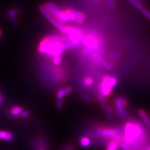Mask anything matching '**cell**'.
Returning <instances> with one entry per match:
<instances>
[{
	"mask_svg": "<svg viewBox=\"0 0 150 150\" xmlns=\"http://www.w3.org/2000/svg\"><path fill=\"white\" fill-rule=\"evenodd\" d=\"M82 97L83 100H86L88 102H91V99L89 97H88L87 95H82Z\"/></svg>",
	"mask_w": 150,
	"mask_h": 150,
	"instance_id": "obj_26",
	"label": "cell"
},
{
	"mask_svg": "<svg viewBox=\"0 0 150 150\" xmlns=\"http://www.w3.org/2000/svg\"><path fill=\"white\" fill-rule=\"evenodd\" d=\"M64 12H65L67 15L73 17L74 18L81 19V20H84V18H85V15L83 14L80 12H78V11H76L75 10L67 9Z\"/></svg>",
	"mask_w": 150,
	"mask_h": 150,
	"instance_id": "obj_10",
	"label": "cell"
},
{
	"mask_svg": "<svg viewBox=\"0 0 150 150\" xmlns=\"http://www.w3.org/2000/svg\"><path fill=\"white\" fill-rule=\"evenodd\" d=\"M139 114L142 121L143 122L144 124L147 128H150V118L149 116L147 115V113L144 110L140 109L139 111Z\"/></svg>",
	"mask_w": 150,
	"mask_h": 150,
	"instance_id": "obj_9",
	"label": "cell"
},
{
	"mask_svg": "<svg viewBox=\"0 0 150 150\" xmlns=\"http://www.w3.org/2000/svg\"><path fill=\"white\" fill-rule=\"evenodd\" d=\"M115 106L117 109V114L121 117L125 118L127 117V112L125 110V108L123 106V105L121 103V102L116 99L115 100Z\"/></svg>",
	"mask_w": 150,
	"mask_h": 150,
	"instance_id": "obj_7",
	"label": "cell"
},
{
	"mask_svg": "<svg viewBox=\"0 0 150 150\" xmlns=\"http://www.w3.org/2000/svg\"><path fill=\"white\" fill-rule=\"evenodd\" d=\"M37 150H45V148L43 147H40V148H39Z\"/></svg>",
	"mask_w": 150,
	"mask_h": 150,
	"instance_id": "obj_27",
	"label": "cell"
},
{
	"mask_svg": "<svg viewBox=\"0 0 150 150\" xmlns=\"http://www.w3.org/2000/svg\"><path fill=\"white\" fill-rule=\"evenodd\" d=\"M142 14L143 15V16L147 18L150 21V12L146 9L143 8L141 10Z\"/></svg>",
	"mask_w": 150,
	"mask_h": 150,
	"instance_id": "obj_19",
	"label": "cell"
},
{
	"mask_svg": "<svg viewBox=\"0 0 150 150\" xmlns=\"http://www.w3.org/2000/svg\"><path fill=\"white\" fill-rule=\"evenodd\" d=\"M94 83V80L91 77H86L83 79L82 83L86 87H90Z\"/></svg>",
	"mask_w": 150,
	"mask_h": 150,
	"instance_id": "obj_15",
	"label": "cell"
},
{
	"mask_svg": "<svg viewBox=\"0 0 150 150\" xmlns=\"http://www.w3.org/2000/svg\"><path fill=\"white\" fill-rule=\"evenodd\" d=\"M121 147L122 148V150H132V149L128 146H127L126 144H125L124 143H122L121 144Z\"/></svg>",
	"mask_w": 150,
	"mask_h": 150,
	"instance_id": "obj_24",
	"label": "cell"
},
{
	"mask_svg": "<svg viewBox=\"0 0 150 150\" xmlns=\"http://www.w3.org/2000/svg\"><path fill=\"white\" fill-rule=\"evenodd\" d=\"M131 5H132L134 7H135L139 10L141 11L142 9L143 8V5H142L141 3L138 0H127Z\"/></svg>",
	"mask_w": 150,
	"mask_h": 150,
	"instance_id": "obj_16",
	"label": "cell"
},
{
	"mask_svg": "<svg viewBox=\"0 0 150 150\" xmlns=\"http://www.w3.org/2000/svg\"><path fill=\"white\" fill-rule=\"evenodd\" d=\"M39 9L44 17H46L52 25L55 26L59 31H61L64 34H66V27L58 23V22L55 20V18L49 12V11H47V9L45 7V6L43 5L40 6Z\"/></svg>",
	"mask_w": 150,
	"mask_h": 150,
	"instance_id": "obj_5",
	"label": "cell"
},
{
	"mask_svg": "<svg viewBox=\"0 0 150 150\" xmlns=\"http://www.w3.org/2000/svg\"><path fill=\"white\" fill-rule=\"evenodd\" d=\"M117 84V78L106 75L103 78L99 86V94L105 98L108 97Z\"/></svg>",
	"mask_w": 150,
	"mask_h": 150,
	"instance_id": "obj_2",
	"label": "cell"
},
{
	"mask_svg": "<svg viewBox=\"0 0 150 150\" xmlns=\"http://www.w3.org/2000/svg\"><path fill=\"white\" fill-rule=\"evenodd\" d=\"M2 34V30L0 29V40H1V39Z\"/></svg>",
	"mask_w": 150,
	"mask_h": 150,
	"instance_id": "obj_28",
	"label": "cell"
},
{
	"mask_svg": "<svg viewBox=\"0 0 150 150\" xmlns=\"http://www.w3.org/2000/svg\"><path fill=\"white\" fill-rule=\"evenodd\" d=\"M72 92V89L71 87H66L65 88H61L59 89L56 96L57 99L62 100L66 95H69Z\"/></svg>",
	"mask_w": 150,
	"mask_h": 150,
	"instance_id": "obj_8",
	"label": "cell"
},
{
	"mask_svg": "<svg viewBox=\"0 0 150 150\" xmlns=\"http://www.w3.org/2000/svg\"><path fill=\"white\" fill-rule=\"evenodd\" d=\"M121 143L110 140L107 144V147L106 150H118L121 147Z\"/></svg>",
	"mask_w": 150,
	"mask_h": 150,
	"instance_id": "obj_12",
	"label": "cell"
},
{
	"mask_svg": "<svg viewBox=\"0 0 150 150\" xmlns=\"http://www.w3.org/2000/svg\"><path fill=\"white\" fill-rule=\"evenodd\" d=\"M31 112L28 110H25L24 111L22 114H21V116L22 118H28L31 116Z\"/></svg>",
	"mask_w": 150,
	"mask_h": 150,
	"instance_id": "obj_22",
	"label": "cell"
},
{
	"mask_svg": "<svg viewBox=\"0 0 150 150\" xmlns=\"http://www.w3.org/2000/svg\"><path fill=\"white\" fill-rule=\"evenodd\" d=\"M107 116L109 118H112L113 116V109L111 107L108 106V107L105 109Z\"/></svg>",
	"mask_w": 150,
	"mask_h": 150,
	"instance_id": "obj_20",
	"label": "cell"
},
{
	"mask_svg": "<svg viewBox=\"0 0 150 150\" xmlns=\"http://www.w3.org/2000/svg\"><path fill=\"white\" fill-rule=\"evenodd\" d=\"M82 42L86 47V49L84 51H85V53L98 51L100 48V41L93 35H89L84 37Z\"/></svg>",
	"mask_w": 150,
	"mask_h": 150,
	"instance_id": "obj_4",
	"label": "cell"
},
{
	"mask_svg": "<svg viewBox=\"0 0 150 150\" xmlns=\"http://www.w3.org/2000/svg\"><path fill=\"white\" fill-rule=\"evenodd\" d=\"M122 136L124 143L133 150L140 149L146 143L148 137L143 126L136 121H130L125 124Z\"/></svg>",
	"mask_w": 150,
	"mask_h": 150,
	"instance_id": "obj_1",
	"label": "cell"
},
{
	"mask_svg": "<svg viewBox=\"0 0 150 150\" xmlns=\"http://www.w3.org/2000/svg\"><path fill=\"white\" fill-rule=\"evenodd\" d=\"M24 111L23 107L20 106H14L12 107L9 109V114L11 116L13 117L18 116L21 115L22 112Z\"/></svg>",
	"mask_w": 150,
	"mask_h": 150,
	"instance_id": "obj_11",
	"label": "cell"
},
{
	"mask_svg": "<svg viewBox=\"0 0 150 150\" xmlns=\"http://www.w3.org/2000/svg\"><path fill=\"white\" fill-rule=\"evenodd\" d=\"M116 99L121 102V103L123 105V106H124L125 108L128 106V102H127V100L125 99L124 97H121V96H117L116 97Z\"/></svg>",
	"mask_w": 150,
	"mask_h": 150,
	"instance_id": "obj_18",
	"label": "cell"
},
{
	"mask_svg": "<svg viewBox=\"0 0 150 150\" xmlns=\"http://www.w3.org/2000/svg\"><path fill=\"white\" fill-rule=\"evenodd\" d=\"M5 101V99L4 96L0 93V107L3 104Z\"/></svg>",
	"mask_w": 150,
	"mask_h": 150,
	"instance_id": "obj_25",
	"label": "cell"
},
{
	"mask_svg": "<svg viewBox=\"0 0 150 150\" xmlns=\"http://www.w3.org/2000/svg\"><path fill=\"white\" fill-rule=\"evenodd\" d=\"M0 140L12 143L15 140V134L9 131L0 130Z\"/></svg>",
	"mask_w": 150,
	"mask_h": 150,
	"instance_id": "obj_6",
	"label": "cell"
},
{
	"mask_svg": "<svg viewBox=\"0 0 150 150\" xmlns=\"http://www.w3.org/2000/svg\"><path fill=\"white\" fill-rule=\"evenodd\" d=\"M62 62V56H57L52 57V63L55 66H59L61 65Z\"/></svg>",
	"mask_w": 150,
	"mask_h": 150,
	"instance_id": "obj_17",
	"label": "cell"
},
{
	"mask_svg": "<svg viewBox=\"0 0 150 150\" xmlns=\"http://www.w3.org/2000/svg\"><path fill=\"white\" fill-rule=\"evenodd\" d=\"M62 105H63V101L62 100H60V99H57V102H56V107L58 109H61L62 107Z\"/></svg>",
	"mask_w": 150,
	"mask_h": 150,
	"instance_id": "obj_23",
	"label": "cell"
},
{
	"mask_svg": "<svg viewBox=\"0 0 150 150\" xmlns=\"http://www.w3.org/2000/svg\"><path fill=\"white\" fill-rule=\"evenodd\" d=\"M107 3H108L109 8L111 9H114L115 8V0H107Z\"/></svg>",
	"mask_w": 150,
	"mask_h": 150,
	"instance_id": "obj_21",
	"label": "cell"
},
{
	"mask_svg": "<svg viewBox=\"0 0 150 150\" xmlns=\"http://www.w3.org/2000/svg\"><path fill=\"white\" fill-rule=\"evenodd\" d=\"M8 16L10 18L11 22L12 24V25L14 26H17L18 25V21L17 20L16 15L17 14L16 12L15 11V10L14 9H11L10 11H9L8 12Z\"/></svg>",
	"mask_w": 150,
	"mask_h": 150,
	"instance_id": "obj_13",
	"label": "cell"
},
{
	"mask_svg": "<svg viewBox=\"0 0 150 150\" xmlns=\"http://www.w3.org/2000/svg\"><path fill=\"white\" fill-rule=\"evenodd\" d=\"M138 1H140V2H141V1H142L143 0H138Z\"/></svg>",
	"mask_w": 150,
	"mask_h": 150,
	"instance_id": "obj_29",
	"label": "cell"
},
{
	"mask_svg": "<svg viewBox=\"0 0 150 150\" xmlns=\"http://www.w3.org/2000/svg\"><path fill=\"white\" fill-rule=\"evenodd\" d=\"M96 133L99 138L109 137V139L116 134L123 133V130L120 128L97 127L96 128Z\"/></svg>",
	"mask_w": 150,
	"mask_h": 150,
	"instance_id": "obj_3",
	"label": "cell"
},
{
	"mask_svg": "<svg viewBox=\"0 0 150 150\" xmlns=\"http://www.w3.org/2000/svg\"><path fill=\"white\" fill-rule=\"evenodd\" d=\"M80 145L84 147H88L91 145V140L87 137H82L80 140Z\"/></svg>",
	"mask_w": 150,
	"mask_h": 150,
	"instance_id": "obj_14",
	"label": "cell"
}]
</instances>
